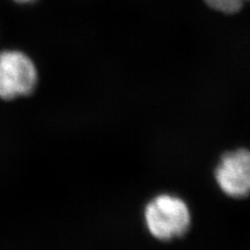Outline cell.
<instances>
[{
	"label": "cell",
	"mask_w": 250,
	"mask_h": 250,
	"mask_svg": "<svg viewBox=\"0 0 250 250\" xmlns=\"http://www.w3.org/2000/svg\"><path fill=\"white\" fill-rule=\"evenodd\" d=\"M146 232L159 242L183 239L192 226V211L183 197L173 192L156 193L143 210Z\"/></svg>",
	"instance_id": "1"
},
{
	"label": "cell",
	"mask_w": 250,
	"mask_h": 250,
	"mask_svg": "<svg viewBox=\"0 0 250 250\" xmlns=\"http://www.w3.org/2000/svg\"><path fill=\"white\" fill-rule=\"evenodd\" d=\"M40 83V73L30 56L20 50L0 52V100L17 101L33 95Z\"/></svg>",
	"instance_id": "2"
},
{
	"label": "cell",
	"mask_w": 250,
	"mask_h": 250,
	"mask_svg": "<svg viewBox=\"0 0 250 250\" xmlns=\"http://www.w3.org/2000/svg\"><path fill=\"white\" fill-rule=\"evenodd\" d=\"M214 182L221 193L242 201L250 193V153L246 147L225 152L215 165Z\"/></svg>",
	"instance_id": "3"
},
{
	"label": "cell",
	"mask_w": 250,
	"mask_h": 250,
	"mask_svg": "<svg viewBox=\"0 0 250 250\" xmlns=\"http://www.w3.org/2000/svg\"><path fill=\"white\" fill-rule=\"evenodd\" d=\"M212 9L224 14H235L241 11L247 0H204Z\"/></svg>",
	"instance_id": "4"
},
{
	"label": "cell",
	"mask_w": 250,
	"mask_h": 250,
	"mask_svg": "<svg viewBox=\"0 0 250 250\" xmlns=\"http://www.w3.org/2000/svg\"><path fill=\"white\" fill-rule=\"evenodd\" d=\"M14 1L21 2V4H27V2H31V1H34V0H14Z\"/></svg>",
	"instance_id": "5"
}]
</instances>
